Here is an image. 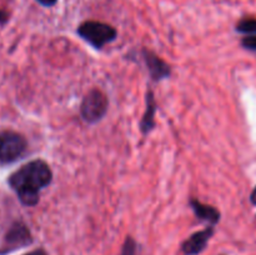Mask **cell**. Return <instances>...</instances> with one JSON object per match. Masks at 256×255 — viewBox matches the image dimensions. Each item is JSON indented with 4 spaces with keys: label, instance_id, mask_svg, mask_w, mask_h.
Here are the masks:
<instances>
[{
    "label": "cell",
    "instance_id": "cell-2",
    "mask_svg": "<svg viewBox=\"0 0 256 255\" xmlns=\"http://www.w3.org/2000/svg\"><path fill=\"white\" fill-rule=\"evenodd\" d=\"M78 34L95 49H102L112 42L118 36V32L112 25L100 22H85L78 28Z\"/></svg>",
    "mask_w": 256,
    "mask_h": 255
},
{
    "label": "cell",
    "instance_id": "cell-6",
    "mask_svg": "<svg viewBox=\"0 0 256 255\" xmlns=\"http://www.w3.org/2000/svg\"><path fill=\"white\" fill-rule=\"evenodd\" d=\"M142 56H144V62L146 64L148 70L150 72V76L155 82H160L162 79H166L172 74V69H170L169 64L154 54L150 50H142Z\"/></svg>",
    "mask_w": 256,
    "mask_h": 255
},
{
    "label": "cell",
    "instance_id": "cell-4",
    "mask_svg": "<svg viewBox=\"0 0 256 255\" xmlns=\"http://www.w3.org/2000/svg\"><path fill=\"white\" fill-rule=\"evenodd\" d=\"M26 150V140L14 132H0V165L16 162Z\"/></svg>",
    "mask_w": 256,
    "mask_h": 255
},
{
    "label": "cell",
    "instance_id": "cell-3",
    "mask_svg": "<svg viewBox=\"0 0 256 255\" xmlns=\"http://www.w3.org/2000/svg\"><path fill=\"white\" fill-rule=\"evenodd\" d=\"M109 106L108 98L102 90L92 89L82 99L80 105V115L84 122L95 124L105 116Z\"/></svg>",
    "mask_w": 256,
    "mask_h": 255
},
{
    "label": "cell",
    "instance_id": "cell-16",
    "mask_svg": "<svg viewBox=\"0 0 256 255\" xmlns=\"http://www.w3.org/2000/svg\"><path fill=\"white\" fill-rule=\"evenodd\" d=\"M250 200H252V204L256 205V186L254 188V190H252V195H250Z\"/></svg>",
    "mask_w": 256,
    "mask_h": 255
},
{
    "label": "cell",
    "instance_id": "cell-5",
    "mask_svg": "<svg viewBox=\"0 0 256 255\" xmlns=\"http://www.w3.org/2000/svg\"><path fill=\"white\" fill-rule=\"evenodd\" d=\"M212 235H214V226H210V225L206 229L194 232L182 242V252L185 255H199L200 252H204Z\"/></svg>",
    "mask_w": 256,
    "mask_h": 255
},
{
    "label": "cell",
    "instance_id": "cell-1",
    "mask_svg": "<svg viewBox=\"0 0 256 255\" xmlns=\"http://www.w3.org/2000/svg\"><path fill=\"white\" fill-rule=\"evenodd\" d=\"M52 172L44 160H32L10 175L9 184L25 206L39 202V195L52 182Z\"/></svg>",
    "mask_w": 256,
    "mask_h": 255
},
{
    "label": "cell",
    "instance_id": "cell-11",
    "mask_svg": "<svg viewBox=\"0 0 256 255\" xmlns=\"http://www.w3.org/2000/svg\"><path fill=\"white\" fill-rule=\"evenodd\" d=\"M119 255H138V244L132 238L128 236Z\"/></svg>",
    "mask_w": 256,
    "mask_h": 255
},
{
    "label": "cell",
    "instance_id": "cell-12",
    "mask_svg": "<svg viewBox=\"0 0 256 255\" xmlns=\"http://www.w3.org/2000/svg\"><path fill=\"white\" fill-rule=\"evenodd\" d=\"M242 44L245 49L256 52V35H248V36H245L242 39Z\"/></svg>",
    "mask_w": 256,
    "mask_h": 255
},
{
    "label": "cell",
    "instance_id": "cell-8",
    "mask_svg": "<svg viewBox=\"0 0 256 255\" xmlns=\"http://www.w3.org/2000/svg\"><path fill=\"white\" fill-rule=\"evenodd\" d=\"M146 109H145L142 119L140 120V130L142 134H149L155 125V112H156V102H155L154 92L148 90L146 92Z\"/></svg>",
    "mask_w": 256,
    "mask_h": 255
},
{
    "label": "cell",
    "instance_id": "cell-10",
    "mask_svg": "<svg viewBox=\"0 0 256 255\" xmlns=\"http://www.w3.org/2000/svg\"><path fill=\"white\" fill-rule=\"evenodd\" d=\"M236 32L246 35H255L256 19H254V18H245V19L240 20L236 25Z\"/></svg>",
    "mask_w": 256,
    "mask_h": 255
},
{
    "label": "cell",
    "instance_id": "cell-7",
    "mask_svg": "<svg viewBox=\"0 0 256 255\" xmlns=\"http://www.w3.org/2000/svg\"><path fill=\"white\" fill-rule=\"evenodd\" d=\"M190 206H192L195 216L202 220V222H208L210 226H214L220 222L219 210L215 209L212 205L204 204V202H199L196 199H192L190 200Z\"/></svg>",
    "mask_w": 256,
    "mask_h": 255
},
{
    "label": "cell",
    "instance_id": "cell-9",
    "mask_svg": "<svg viewBox=\"0 0 256 255\" xmlns=\"http://www.w3.org/2000/svg\"><path fill=\"white\" fill-rule=\"evenodd\" d=\"M8 242L14 246H22L32 242L30 234L24 225H15L8 235Z\"/></svg>",
    "mask_w": 256,
    "mask_h": 255
},
{
    "label": "cell",
    "instance_id": "cell-13",
    "mask_svg": "<svg viewBox=\"0 0 256 255\" xmlns=\"http://www.w3.org/2000/svg\"><path fill=\"white\" fill-rule=\"evenodd\" d=\"M36 2L44 6H52V5L56 4L58 0H36Z\"/></svg>",
    "mask_w": 256,
    "mask_h": 255
},
{
    "label": "cell",
    "instance_id": "cell-14",
    "mask_svg": "<svg viewBox=\"0 0 256 255\" xmlns=\"http://www.w3.org/2000/svg\"><path fill=\"white\" fill-rule=\"evenodd\" d=\"M26 255H46V252H45L44 250L39 249V250H35V252H29V254H26Z\"/></svg>",
    "mask_w": 256,
    "mask_h": 255
},
{
    "label": "cell",
    "instance_id": "cell-15",
    "mask_svg": "<svg viewBox=\"0 0 256 255\" xmlns=\"http://www.w3.org/2000/svg\"><path fill=\"white\" fill-rule=\"evenodd\" d=\"M6 19H8V15L5 14L4 12H2V10H0V24H2V22H6Z\"/></svg>",
    "mask_w": 256,
    "mask_h": 255
}]
</instances>
